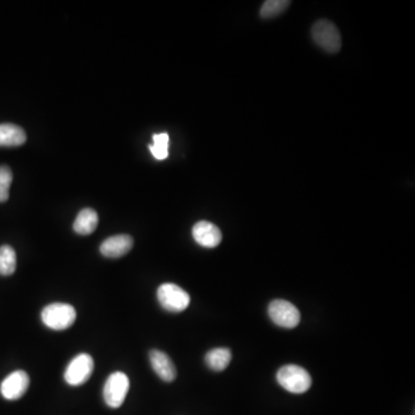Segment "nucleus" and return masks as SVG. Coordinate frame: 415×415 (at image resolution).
I'll return each instance as SVG.
<instances>
[{
    "label": "nucleus",
    "mask_w": 415,
    "mask_h": 415,
    "mask_svg": "<svg viewBox=\"0 0 415 415\" xmlns=\"http://www.w3.org/2000/svg\"><path fill=\"white\" fill-rule=\"evenodd\" d=\"M268 313L273 323L285 329H293L297 327L302 318L300 311L295 304L280 299L271 302L268 308Z\"/></svg>",
    "instance_id": "nucleus-7"
},
{
    "label": "nucleus",
    "mask_w": 415,
    "mask_h": 415,
    "mask_svg": "<svg viewBox=\"0 0 415 415\" xmlns=\"http://www.w3.org/2000/svg\"><path fill=\"white\" fill-rule=\"evenodd\" d=\"M133 238L128 235H118L103 241L99 247L101 255L109 259H119L133 248Z\"/></svg>",
    "instance_id": "nucleus-10"
},
{
    "label": "nucleus",
    "mask_w": 415,
    "mask_h": 415,
    "mask_svg": "<svg viewBox=\"0 0 415 415\" xmlns=\"http://www.w3.org/2000/svg\"><path fill=\"white\" fill-rule=\"evenodd\" d=\"M16 270V253L8 244L0 247V275L11 276Z\"/></svg>",
    "instance_id": "nucleus-15"
},
{
    "label": "nucleus",
    "mask_w": 415,
    "mask_h": 415,
    "mask_svg": "<svg viewBox=\"0 0 415 415\" xmlns=\"http://www.w3.org/2000/svg\"><path fill=\"white\" fill-rule=\"evenodd\" d=\"M152 369L164 382H172L177 378V369L171 358L159 349H151L149 353Z\"/></svg>",
    "instance_id": "nucleus-11"
},
{
    "label": "nucleus",
    "mask_w": 415,
    "mask_h": 415,
    "mask_svg": "<svg viewBox=\"0 0 415 415\" xmlns=\"http://www.w3.org/2000/svg\"><path fill=\"white\" fill-rule=\"evenodd\" d=\"M13 173L8 166H0V203L6 202L10 197V187L12 185Z\"/></svg>",
    "instance_id": "nucleus-18"
},
{
    "label": "nucleus",
    "mask_w": 415,
    "mask_h": 415,
    "mask_svg": "<svg viewBox=\"0 0 415 415\" xmlns=\"http://www.w3.org/2000/svg\"><path fill=\"white\" fill-rule=\"evenodd\" d=\"M41 317L45 327L54 331H63L73 326L76 311L72 304L54 302L43 308Z\"/></svg>",
    "instance_id": "nucleus-1"
},
{
    "label": "nucleus",
    "mask_w": 415,
    "mask_h": 415,
    "mask_svg": "<svg viewBox=\"0 0 415 415\" xmlns=\"http://www.w3.org/2000/svg\"><path fill=\"white\" fill-rule=\"evenodd\" d=\"M27 134L21 127L14 124L0 125V147L23 146Z\"/></svg>",
    "instance_id": "nucleus-13"
},
{
    "label": "nucleus",
    "mask_w": 415,
    "mask_h": 415,
    "mask_svg": "<svg viewBox=\"0 0 415 415\" xmlns=\"http://www.w3.org/2000/svg\"><path fill=\"white\" fill-rule=\"evenodd\" d=\"M154 143L150 144L149 150L152 156L159 161L168 159V143H170V137L168 133L154 134L152 137Z\"/></svg>",
    "instance_id": "nucleus-16"
},
{
    "label": "nucleus",
    "mask_w": 415,
    "mask_h": 415,
    "mask_svg": "<svg viewBox=\"0 0 415 415\" xmlns=\"http://www.w3.org/2000/svg\"><path fill=\"white\" fill-rule=\"evenodd\" d=\"M231 349L228 347H217L206 354V364L213 371H222L231 362Z\"/></svg>",
    "instance_id": "nucleus-14"
},
{
    "label": "nucleus",
    "mask_w": 415,
    "mask_h": 415,
    "mask_svg": "<svg viewBox=\"0 0 415 415\" xmlns=\"http://www.w3.org/2000/svg\"><path fill=\"white\" fill-rule=\"evenodd\" d=\"M130 390V378L125 373L116 371L109 376L103 389L105 403L111 409H118L124 404Z\"/></svg>",
    "instance_id": "nucleus-5"
},
{
    "label": "nucleus",
    "mask_w": 415,
    "mask_h": 415,
    "mask_svg": "<svg viewBox=\"0 0 415 415\" xmlns=\"http://www.w3.org/2000/svg\"><path fill=\"white\" fill-rule=\"evenodd\" d=\"M290 5L289 0H266L261 6L260 16L262 19H271L282 14Z\"/></svg>",
    "instance_id": "nucleus-17"
},
{
    "label": "nucleus",
    "mask_w": 415,
    "mask_h": 415,
    "mask_svg": "<svg viewBox=\"0 0 415 415\" xmlns=\"http://www.w3.org/2000/svg\"><path fill=\"white\" fill-rule=\"evenodd\" d=\"M157 299L165 311L181 313L186 311L190 304L187 292L173 283H164L157 290Z\"/></svg>",
    "instance_id": "nucleus-4"
},
{
    "label": "nucleus",
    "mask_w": 415,
    "mask_h": 415,
    "mask_svg": "<svg viewBox=\"0 0 415 415\" xmlns=\"http://www.w3.org/2000/svg\"><path fill=\"white\" fill-rule=\"evenodd\" d=\"M30 378L25 371L11 373L0 384V393L7 400H18L28 390Z\"/></svg>",
    "instance_id": "nucleus-8"
},
{
    "label": "nucleus",
    "mask_w": 415,
    "mask_h": 415,
    "mask_svg": "<svg viewBox=\"0 0 415 415\" xmlns=\"http://www.w3.org/2000/svg\"><path fill=\"white\" fill-rule=\"evenodd\" d=\"M94 368H95V364L92 355L81 353L76 355L75 358L72 359V361L68 364L63 374V378L70 387H79L86 383L90 378Z\"/></svg>",
    "instance_id": "nucleus-6"
},
{
    "label": "nucleus",
    "mask_w": 415,
    "mask_h": 415,
    "mask_svg": "<svg viewBox=\"0 0 415 415\" xmlns=\"http://www.w3.org/2000/svg\"><path fill=\"white\" fill-rule=\"evenodd\" d=\"M194 240L204 248H215L222 241V232L213 223L201 221L192 230Z\"/></svg>",
    "instance_id": "nucleus-9"
},
{
    "label": "nucleus",
    "mask_w": 415,
    "mask_h": 415,
    "mask_svg": "<svg viewBox=\"0 0 415 415\" xmlns=\"http://www.w3.org/2000/svg\"><path fill=\"white\" fill-rule=\"evenodd\" d=\"M277 382L286 391L300 395L309 390L311 387V378L304 368L297 365L283 366L277 371Z\"/></svg>",
    "instance_id": "nucleus-2"
},
{
    "label": "nucleus",
    "mask_w": 415,
    "mask_h": 415,
    "mask_svg": "<svg viewBox=\"0 0 415 415\" xmlns=\"http://www.w3.org/2000/svg\"><path fill=\"white\" fill-rule=\"evenodd\" d=\"M311 38L315 44L328 54H337L342 48V36L335 23L329 20H318L311 27Z\"/></svg>",
    "instance_id": "nucleus-3"
},
{
    "label": "nucleus",
    "mask_w": 415,
    "mask_h": 415,
    "mask_svg": "<svg viewBox=\"0 0 415 415\" xmlns=\"http://www.w3.org/2000/svg\"><path fill=\"white\" fill-rule=\"evenodd\" d=\"M99 225V215L95 210L86 208L80 211L74 221L73 230L80 235H92Z\"/></svg>",
    "instance_id": "nucleus-12"
}]
</instances>
